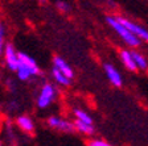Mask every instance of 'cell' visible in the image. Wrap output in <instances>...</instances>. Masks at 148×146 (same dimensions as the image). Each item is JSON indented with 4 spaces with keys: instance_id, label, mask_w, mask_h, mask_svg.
<instances>
[{
    "instance_id": "8",
    "label": "cell",
    "mask_w": 148,
    "mask_h": 146,
    "mask_svg": "<svg viewBox=\"0 0 148 146\" xmlns=\"http://www.w3.org/2000/svg\"><path fill=\"white\" fill-rule=\"evenodd\" d=\"M105 71H106V75H107V79L110 80L111 83L116 87H120L123 84V79H122V75L120 73L116 70V67L112 66L111 63H105Z\"/></svg>"
},
{
    "instance_id": "17",
    "label": "cell",
    "mask_w": 148,
    "mask_h": 146,
    "mask_svg": "<svg viewBox=\"0 0 148 146\" xmlns=\"http://www.w3.org/2000/svg\"><path fill=\"white\" fill-rule=\"evenodd\" d=\"M56 5L58 7L60 11H64V12H68L69 9H70V7H69L68 3H62V1H57V3H56Z\"/></svg>"
},
{
    "instance_id": "1",
    "label": "cell",
    "mask_w": 148,
    "mask_h": 146,
    "mask_svg": "<svg viewBox=\"0 0 148 146\" xmlns=\"http://www.w3.org/2000/svg\"><path fill=\"white\" fill-rule=\"evenodd\" d=\"M17 78L23 82L31 79L32 76L40 74V67L31 55L25 53H18V69H17Z\"/></svg>"
},
{
    "instance_id": "5",
    "label": "cell",
    "mask_w": 148,
    "mask_h": 146,
    "mask_svg": "<svg viewBox=\"0 0 148 146\" xmlns=\"http://www.w3.org/2000/svg\"><path fill=\"white\" fill-rule=\"evenodd\" d=\"M48 125L50 128L57 129V130L64 132V133H71V132L75 130L74 124L71 121L61 119V117H57V116H50L48 119Z\"/></svg>"
},
{
    "instance_id": "15",
    "label": "cell",
    "mask_w": 148,
    "mask_h": 146,
    "mask_svg": "<svg viewBox=\"0 0 148 146\" xmlns=\"http://www.w3.org/2000/svg\"><path fill=\"white\" fill-rule=\"evenodd\" d=\"M4 48H5V31L3 25H0V54L4 53Z\"/></svg>"
},
{
    "instance_id": "11",
    "label": "cell",
    "mask_w": 148,
    "mask_h": 146,
    "mask_svg": "<svg viewBox=\"0 0 148 146\" xmlns=\"http://www.w3.org/2000/svg\"><path fill=\"white\" fill-rule=\"evenodd\" d=\"M73 124H74V128H75V130H78L79 133H82V134L91 136V134L94 133V125L86 124V122H82V121H77V120H75Z\"/></svg>"
},
{
    "instance_id": "2",
    "label": "cell",
    "mask_w": 148,
    "mask_h": 146,
    "mask_svg": "<svg viewBox=\"0 0 148 146\" xmlns=\"http://www.w3.org/2000/svg\"><path fill=\"white\" fill-rule=\"evenodd\" d=\"M106 21H107V24L110 25L118 34H119V37L128 46H131V48H138V46L140 45V40H139L138 37L134 36L126 26H123V25L118 21L116 16H107V17H106Z\"/></svg>"
},
{
    "instance_id": "18",
    "label": "cell",
    "mask_w": 148,
    "mask_h": 146,
    "mask_svg": "<svg viewBox=\"0 0 148 146\" xmlns=\"http://www.w3.org/2000/svg\"><path fill=\"white\" fill-rule=\"evenodd\" d=\"M0 146H1V143H0Z\"/></svg>"
},
{
    "instance_id": "6",
    "label": "cell",
    "mask_w": 148,
    "mask_h": 146,
    "mask_svg": "<svg viewBox=\"0 0 148 146\" xmlns=\"http://www.w3.org/2000/svg\"><path fill=\"white\" fill-rule=\"evenodd\" d=\"M4 58L5 63L11 71H17L18 69V53L16 52L15 46L12 43H5L4 48Z\"/></svg>"
},
{
    "instance_id": "3",
    "label": "cell",
    "mask_w": 148,
    "mask_h": 146,
    "mask_svg": "<svg viewBox=\"0 0 148 146\" xmlns=\"http://www.w3.org/2000/svg\"><path fill=\"white\" fill-rule=\"evenodd\" d=\"M57 91H56V87L50 83H45V84L41 87L40 92H38V96H37V105L41 109H45L50 104L54 101Z\"/></svg>"
},
{
    "instance_id": "14",
    "label": "cell",
    "mask_w": 148,
    "mask_h": 146,
    "mask_svg": "<svg viewBox=\"0 0 148 146\" xmlns=\"http://www.w3.org/2000/svg\"><path fill=\"white\" fill-rule=\"evenodd\" d=\"M52 76H53V79H54V82L61 86H69L71 82L69 78H66L64 74H61L58 70H56V69H52Z\"/></svg>"
},
{
    "instance_id": "4",
    "label": "cell",
    "mask_w": 148,
    "mask_h": 146,
    "mask_svg": "<svg viewBox=\"0 0 148 146\" xmlns=\"http://www.w3.org/2000/svg\"><path fill=\"white\" fill-rule=\"evenodd\" d=\"M116 18L120 24L123 25V26H126L127 29L135 37H138L140 41L148 42V29H144L143 26H140V25L135 24V22H132V21H130V20H127L126 17H122V16H116Z\"/></svg>"
},
{
    "instance_id": "12",
    "label": "cell",
    "mask_w": 148,
    "mask_h": 146,
    "mask_svg": "<svg viewBox=\"0 0 148 146\" xmlns=\"http://www.w3.org/2000/svg\"><path fill=\"white\" fill-rule=\"evenodd\" d=\"M131 53H132V58H134L135 65H136V67H138L139 70H147L148 69L147 58H145L144 55H142L140 53H138V52H131Z\"/></svg>"
},
{
    "instance_id": "7",
    "label": "cell",
    "mask_w": 148,
    "mask_h": 146,
    "mask_svg": "<svg viewBox=\"0 0 148 146\" xmlns=\"http://www.w3.org/2000/svg\"><path fill=\"white\" fill-rule=\"evenodd\" d=\"M53 69L58 70L60 73L64 74V75L66 76V78H69L70 80L73 79L74 71H73V69L70 67V65L65 61L64 58H61V57H54L53 58Z\"/></svg>"
},
{
    "instance_id": "9",
    "label": "cell",
    "mask_w": 148,
    "mask_h": 146,
    "mask_svg": "<svg viewBox=\"0 0 148 146\" xmlns=\"http://www.w3.org/2000/svg\"><path fill=\"white\" fill-rule=\"evenodd\" d=\"M16 124L25 133H32L34 130V122L29 116H25V115L18 116L17 120H16Z\"/></svg>"
},
{
    "instance_id": "13",
    "label": "cell",
    "mask_w": 148,
    "mask_h": 146,
    "mask_svg": "<svg viewBox=\"0 0 148 146\" xmlns=\"http://www.w3.org/2000/svg\"><path fill=\"white\" fill-rule=\"evenodd\" d=\"M74 115H75V120H77V121H82V122L92 125V117L85 109L75 108V109H74Z\"/></svg>"
},
{
    "instance_id": "10",
    "label": "cell",
    "mask_w": 148,
    "mask_h": 146,
    "mask_svg": "<svg viewBox=\"0 0 148 146\" xmlns=\"http://www.w3.org/2000/svg\"><path fill=\"white\" fill-rule=\"evenodd\" d=\"M120 59L123 62L124 67H126L127 70L130 71H136L138 70V67L135 65V61H134L132 58V53L128 52V50H122L120 52Z\"/></svg>"
},
{
    "instance_id": "16",
    "label": "cell",
    "mask_w": 148,
    "mask_h": 146,
    "mask_svg": "<svg viewBox=\"0 0 148 146\" xmlns=\"http://www.w3.org/2000/svg\"><path fill=\"white\" fill-rule=\"evenodd\" d=\"M89 146H112V145L103 140H91L89 142Z\"/></svg>"
}]
</instances>
